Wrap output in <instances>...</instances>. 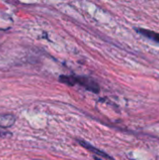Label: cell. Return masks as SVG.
<instances>
[{
	"mask_svg": "<svg viewBox=\"0 0 159 160\" xmlns=\"http://www.w3.org/2000/svg\"><path fill=\"white\" fill-rule=\"evenodd\" d=\"M16 121V117L13 114H0V128H8L13 126Z\"/></svg>",
	"mask_w": 159,
	"mask_h": 160,
	"instance_id": "obj_3",
	"label": "cell"
},
{
	"mask_svg": "<svg viewBox=\"0 0 159 160\" xmlns=\"http://www.w3.org/2000/svg\"><path fill=\"white\" fill-rule=\"evenodd\" d=\"M136 32L144 36L148 39H151L156 42H159V33L154 32L149 29H144V28H136Z\"/></svg>",
	"mask_w": 159,
	"mask_h": 160,
	"instance_id": "obj_4",
	"label": "cell"
},
{
	"mask_svg": "<svg viewBox=\"0 0 159 160\" xmlns=\"http://www.w3.org/2000/svg\"><path fill=\"white\" fill-rule=\"evenodd\" d=\"M94 159L95 160H103V159H101L99 157H94Z\"/></svg>",
	"mask_w": 159,
	"mask_h": 160,
	"instance_id": "obj_5",
	"label": "cell"
},
{
	"mask_svg": "<svg viewBox=\"0 0 159 160\" xmlns=\"http://www.w3.org/2000/svg\"><path fill=\"white\" fill-rule=\"evenodd\" d=\"M0 135L2 136V135H4V132H2V131H0Z\"/></svg>",
	"mask_w": 159,
	"mask_h": 160,
	"instance_id": "obj_6",
	"label": "cell"
},
{
	"mask_svg": "<svg viewBox=\"0 0 159 160\" xmlns=\"http://www.w3.org/2000/svg\"><path fill=\"white\" fill-rule=\"evenodd\" d=\"M78 142H79V143H80L83 148H85L86 150L90 151L92 154H95L96 156H98L99 158H107V159H109V160H113V158H112V157H110L108 154H106L105 152H103V151H101V150H99V149L96 148L95 146L91 145L90 143L86 142L85 141L78 140Z\"/></svg>",
	"mask_w": 159,
	"mask_h": 160,
	"instance_id": "obj_2",
	"label": "cell"
},
{
	"mask_svg": "<svg viewBox=\"0 0 159 160\" xmlns=\"http://www.w3.org/2000/svg\"><path fill=\"white\" fill-rule=\"evenodd\" d=\"M71 83L72 86L75 84H79L87 91H90L95 94H98L100 91L98 83L93 80L92 78L84 77V76H71Z\"/></svg>",
	"mask_w": 159,
	"mask_h": 160,
	"instance_id": "obj_1",
	"label": "cell"
}]
</instances>
